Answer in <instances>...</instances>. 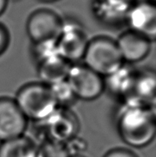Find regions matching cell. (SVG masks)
<instances>
[{"label": "cell", "instance_id": "obj_13", "mask_svg": "<svg viewBox=\"0 0 156 157\" xmlns=\"http://www.w3.org/2000/svg\"><path fill=\"white\" fill-rule=\"evenodd\" d=\"M71 64L58 54L53 55L38 62L39 77L47 86L67 80Z\"/></svg>", "mask_w": 156, "mask_h": 157}, {"label": "cell", "instance_id": "obj_9", "mask_svg": "<svg viewBox=\"0 0 156 157\" xmlns=\"http://www.w3.org/2000/svg\"><path fill=\"white\" fill-rule=\"evenodd\" d=\"M28 119L11 98H0V142L24 135Z\"/></svg>", "mask_w": 156, "mask_h": 157}, {"label": "cell", "instance_id": "obj_10", "mask_svg": "<svg viewBox=\"0 0 156 157\" xmlns=\"http://www.w3.org/2000/svg\"><path fill=\"white\" fill-rule=\"evenodd\" d=\"M116 42L123 61L127 64L143 61L151 51L152 41L129 29L120 34Z\"/></svg>", "mask_w": 156, "mask_h": 157}, {"label": "cell", "instance_id": "obj_3", "mask_svg": "<svg viewBox=\"0 0 156 157\" xmlns=\"http://www.w3.org/2000/svg\"><path fill=\"white\" fill-rule=\"evenodd\" d=\"M14 101L26 119L36 122H43L58 107L50 87L42 82L24 85Z\"/></svg>", "mask_w": 156, "mask_h": 157}, {"label": "cell", "instance_id": "obj_14", "mask_svg": "<svg viewBox=\"0 0 156 157\" xmlns=\"http://www.w3.org/2000/svg\"><path fill=\"white\" fill-rule=\"evenodd\" d=\"M0 157H38V147L31 139L22 135L1 142Z\"/></svg>", "mask_w": 156, "mask_h": 157}, {"label": "cell", "instance_id": "obj_5", "mask_svg": "<svg viewBox=\"0 0 156 157\" xmlns=\"http://www.w3.org/2000/svg\"><path fill=\"white\" fill-rule=\"evenodd\" d=\"M89 39L79 23L64 19L62 29L56 39L58 55L70 64L82 60Z\"/></svg>", "mask_w": 156, "mask_h": 157}, {"label": "cell", "instance_id": "obj_16", "mask_svg": "<svg viewBox=\"0 0 156 157\" xmlns=\"http://www.w3.org/2000/svg\"><path fill=\"white\" fill-rule=\"evenodd\" d=\"M66 144L45 140L38 147V157H70Z\"/></svg>", "mask_w": 156, "mask_h": 157}, {"label": "cell", "instance_id": "obj_22", "mask_svg": "<svg viewBox=\"0 0 156 157\" xmlns=\"http://www.w3.org/2000/svg\"><path fill=\"white\" fill-rule=\"evenodd\" d=\"M70 157H84L82 155H70Z\"/></svg>", "mask_w": 156, "mask_h": 157}, {"label": "cell", "instance_id": "obj_1", "mask_svg": "<svg viewBox=\"0 0 156 157\" xmlns=\"http://www.w3.org/2000/svg\"><path fill=\"white\" fill-rule=\"evenodd\" d=\"M118 135L125 144L134 148L145 147L156 134L154 109L142 105H124L117 120Z\"/></svg>", "mask_w": 156, "mask_h": 157}, {"label": "cell", "instance_id": "obj_20", "mask_svg": "<svg viewBox=\"0 0 156 157\" xmlns=\"http://www.w3.org/2000/svg\"><path fill=\"white\" fill-rule=\"evenodd\" d=\"M8 3H9L8 0H0V16L5 12Z\"/></svg>", "mask_w": 156, "mask_h": 157}, {"label": "cell", "instance_id": "obj_18", "mask_svg": "<svg viewBox=\"0 0 156 157\" xmlns=\"http://www.w3.org/2000/svg\"><path fill=\"white\" fill-rule=\"evenodd\" d=\"M10 43V34L9 29L3 23L0 22V56L6 52Z\"/></svg>", "mask_w": 156, "mask_h": 157}, {"label": "cell", "instance_id": "obj_12", "mask_svg": "<svg viewBox=\"0 0 156 157\" xmlns=\"http://www.w3.org/2000/svg\"><path fill=\"white\" fill-rule=\"evenodd\" d=\"M137 70L129 65H123L114 73L104 78L105 89L124 103L133 94L134 80Z\"/></svg>", "mask_w": 156, "mask_h": 157}, {"label": "cell", "instance_id": "obj_17", "mask_svg": "<svg viewBox=\"0 0 156 157\" xmlns=\"http://www.w3.org/2000/svg\"><path fill=\"white\" fill-rule=\"evenodd\" d=\"M68 151L70 155H81L80 152H82L86 149V144L83 140H81L80 138L72 139L71 140L68 141L66 143Z\"/></svg>", "mask_w": 156, "mask_h": 157}, {"label": "cell", "instance_id": "obj_19", "mask_svg": "<svg viewBox=\"0 0 156 157\" xmlns=\"http://www.w3.org/2000/svg\"><path fill=\"white\" fill-rule=\"evenodd\" d=\"M103 157H138L133 151L126 148H115L108 151Z\"/></svg>", "mask_w": 156, "mask_h": 157}, {"label": "cell", "instance_id": "obj_23", "mask_svg": "<svg viewBox=\"0 0 156 157\" xmlns=\"http://www.w3.org/2000/svg\"><path fill=\"white\" fill-rule=\"evenodd\" d=\"M9 2H19V1H20V0H8Z\"/></svg>", "mask_w": 156, "mask_h": 157}, {"label": "cell", "instance_id": "obj_8", "mask_svg": "<svg viewBox=\"0 0 156 157\" xmlns=\"http://www.w3.org/2000/svg\"><path fill=\"white\" fill-rule=\"evenodd\" d=\"M125 23L128 29L154 41L156 37L155 1H137L127 11Z\"/></svg>", "mask_w": 156, "mask_h": 157}, {"label": "cell", "instance_id": "obj_11", "mask_svg": "<svg viewBox=\"0 0 156 157\" xmlns=\"http://www.w3.org/2000/svg\"><path fill=\"white\" fill-rule=\"evenodd\" d=\"M156 93V77L154 71L143 69L136 71L133 94L124 105H142L154 107Z\"/></svg>", "mask_w": 156, "mask_h": 157}, {"label": "cell", "instance_id": "obj_4", "mask_svg": "<svg viewBox=\"0 0 156 157\" xmlns=\"http://www.w3.org/2000/svg\"><path fill=\"white\" fill-rule=\"evenodd\" d=\"M63 17L49 8H39L29 13L25 25L26 33L33 44L55 40L60 35Z\"/></svg>", "mask_w": 156, "mask_h": 157}, {"label": "cell", "instance_id": "obj_21", "mask_svg": "<svg viewBox=\"0 0 156 157\" xmlns=\"http://www.w3.org/2000/svg\"><path fill=\"white\" fill-rule=\"evenodd\" d=\"M40 2H42V3H55V2H58L60 0H38Z\"/></svg>", "mask_w": 156, "mask_h": 157}, {"label": "cell", "instance_id": "obj_6", "mask_svg": "<svg viewBox=\"0 0 156 157\" xmlns=\"http://www.w3.org/2000/svg\"><path fill=\"white\" fill-rule=\"evenodd\" d=\"M67 81L77 99L93 101L105 90L104 78L84 64L71 65Z\"/></svg>", "mask_w": 156, "mask_h": 157}, {"label": "cell", "instance_id": "obj_15", "mask_svg": "<svg viewBox=\"0 0 156 157\" xmlns=\"http://www.w3.org/2000/svg\"><path fill=\"white\" fill-rule=\"evenodd\" d=\"M49 87L51 88V93L58 107L69 108L68 105H70L77 99L67 80L53 84Z\"/></svg>", "mask_w": 156, "mask_h": 157}, {"label": "cell", "instance_id": "obj_2", "mask_svg": "<svg viewBox=\"0 0 156 157\" xmlns=\"http://www.w3.org/2000/svg\"><path fill=\"white\" fill-rule=\"evenodd\" d=\"M82 60L85 66L103 78L125 64L116 40L107 35L95 36L88 40Z\"/></svg>", "mask_w": 156, "mask_h": 157}, {"label": "cell", "instance_id": "obj_7", "mask_svg": "<svg viewBox=\"0 0 156 157\" xmlns=\"http://www.w3.org/2000/svg\"><path fill=\"white\" fill-rule=\"evenodd\" d=\"M43 123L46 135L45 140L63 144L77 137L80 130V122L77 116L66 107H57Z\"/></svg>", "mask_w": 156, "mask_h": 157}]
</instances>
